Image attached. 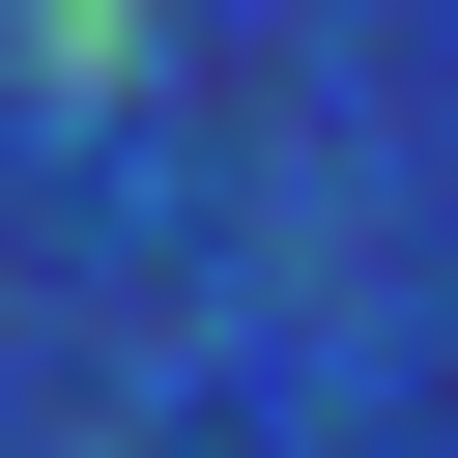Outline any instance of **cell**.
<instances>
[{"mask_svg":"<svg viewBox=\"0 0 458 458\" xmlns=\"http://www.w3.org/2000/svg\"><path fill=\"white\" fill-rule=\"evenodd\" d=\"M114 57H143V29H114V0H29V86H57V114H86V86H114Z\"/></svg>","mask_w":458,"mask_h":458,"instance_id":"cell-1","label":"cell"}]
</instances>
